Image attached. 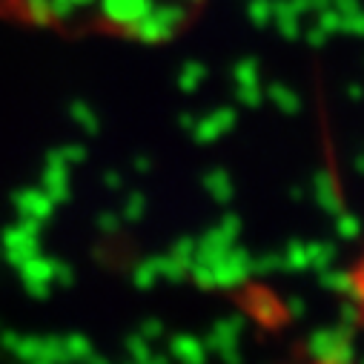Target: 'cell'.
<instances>
[{"label": "cell", "mask_w": 364, "mask_h": 364, "mask_svg": "<svg viewBox=\"0 0 364 364\" xmlns=\"http://www.w3.org/2000/svg\"><path fill=\"white\" fill-rule=\"evenodd\" d=\"M350 296L355 301L358 318H364V255L355 261V267L350 269Z\"/></svg>", "instance_id": "obj_1"}]
</instances>
